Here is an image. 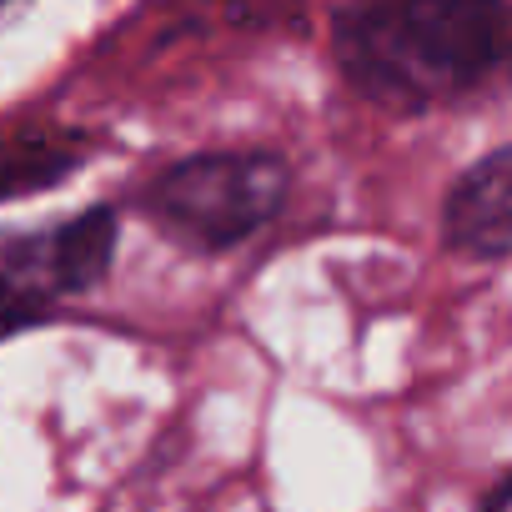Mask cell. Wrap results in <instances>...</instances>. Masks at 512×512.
<instances>
[{
    "mask_svg": "<svg viewBox=\"0 0 512 512\" xmlns=\"http://www.w3.org/2000/svg\"><path fill=\"white\" fill-rule=\"evenodd\" d=\"M512 46L502 0H347L332 51L347 86L387 111H427L482 86Z\"/></svg>",
    "mask_w": 512,
    "mask_h": 512,
    "instance_id": "6da1fadb",
    "label": "cell"
},
{
    "mask_svg": "<svg viewBox=\"0 0 512 512\" xmlns=\"http://www.w3.org/2000/svg\"><path fill=\"white\" fill-rule=\"evenodd\" d=\"M287 196V166L272 151H211L166 166L146 191L141 211L191 251H226L256 236Z\"/></svg>",
    "mask_w": 512,
    "mask_h": 512,
    "instance_id": "7a4b0ae2",
    "label": "cell"
},
{
    "mask_svg": "<svg viewBox=\"0 0 512 512\" xmlns=\"http://www.w3.org/2000/svg\"><path fill=\"white\" fill-rule=\"evenodd\" d=\"M116 251L111 211H86L61 226L0 236V322H31L51 302L101 282Z\"/></svg>",
    "mask_w": 512,
    "mask_h": 512,
    "instance_id": "3957f363",
    "label": "cell"
},
{
    "mask_svg": "<svg viewBox=\"0 0 512 512\" xmlns=\"http://www.w3.org/2000/svg\"><path fill=\"white\" fill-rule=\"evenodd\" d=\"M442 231L457 251L497 256L512 246V146L477 161L442 206Z\"/></svg>",
    "mask_w": 512,
    "mask_h": 512,
    "instance_id": "277c9868",
    "label": "cell"
},
{
    "mask_svg": "<svg viewBox=\"0 0 512 512\" xmlns=\"http://www.w3.org/2000/svg\"><path fill=\"white\" fill-rule=\"evenodd\" d=\"M482 512H512V477H502V482L492 487V497H487Z\"/></svg>",
    "mask_w": 512,
    "mask_h": 512,
    "instance_id": "5b68a950",
    "label": "cell"
},
{
    "mask_svg": "<svg viewBox=\"0 0 512 512\" xmlns=\"http://www.w3.org/2000/svg\"><path fill=\"white\" fill-rule=\"evenodd\" d=\"M6 6H16V0H0V11H6Z\"/></svg>",
    "mask_w": 512,
    "mask_h": 512,
    "instance_id": "8992f818",
    "label": "cell"
}]
</instances>
